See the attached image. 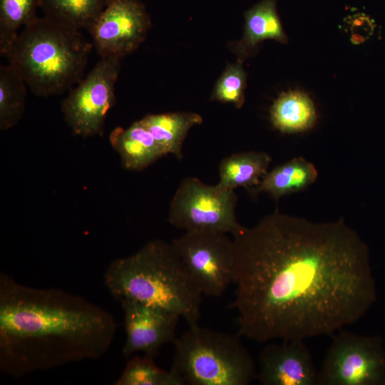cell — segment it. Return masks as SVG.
Masks as SVG:
<instances>
[{
  "mask_svg": "<svg viewBox=\"0 0 385 385\" xmlns=\"http://www.w3.org/2000/svg\"><path fill=\"white\" fill-rule=\"evenodd\" d=\"M238 334L258 342L332 335L376 298L367 245L342 219L275 210L233 235Z\"/></svg>",
  "mask_w": 385,
  "mask_h": 385,
  "instance_id": "1",
  "label": "cell"
},
{
  "mask_svg": "<svg viewBox=\"0 0 385 385\" xmlns=\"http://www.w3.org/2000/svg\"><path fill=\"white\" fill-rule=\"evenodd\" d=\"M117 324L108 311L58 288H36L0 274V370L14 378L95 360Z\"/></svg>",
  "mask_w": 385,
  "mask_h": 385,
  "instance_id": "2",
  "label": "cell"
},
{
  "mask_svg": "<svg viewBox=\"0 0 385 385\" xmlns=\"http://www.w3.org/2000/svg\"><path fill=\"white\" fill-rule=\"evenodd\" d=\"M103 281L119 302L129 299L178 314L189 325L200 317L202 294L171 243L153 240L108 266Z\"/></svg>",
  "mask_w": 385,
  "mask_h": 385,
  "instance_id": "3",
  "label": "cell"
},
{
  "mask_svg": "<svg viewBox=\"0 0 385 385\" xmlns=\"http://www.w3.org/2000/svg\"><path fill=\"white\" fill-rule=\"evenodd\" d=\"M92 47L81 30L36 17L19 33L5 57L33 93L48 97L82 80Z\"/></svg>",
  "mask_w": 385,
  "mask_h": 385,
  "instance_id": "4",
  "label": "cell"
},
{
  "mask_svg": "<svg viewBox=\"0 0 385 385\" xmlns=\"http://www.w3.org/2000/svg\"><path fill=\"white\" fill-rule=\"evenodd\" d=\"M234 335L189 325L174 340L171 370L190 385H247L256 376L248 350Z\"/></svg>",
  "mask_w": 385,
  "mask_h": 385,
  "instance_id": "5",
  "label": "cell"
},
{
  "mask_svg": "<svg viewBox=\"0 0 385 385\" xmlns=\"http://www.w3.org/2000/svg\"><path fill=\"white\" fill-rule=\"evenodd\" d=\"M237 196L235 190L217 184L210 185L200 179H183L170 202L168 221L186 231H213L233 235L244 226L237 219Z\"/></svg>",
  "mask_w": 385,
  "mask_h": 385,
  "instance_id": "6",
  "label": "cell"
},
{
  "mask_svg": "<svg viewBox=\"0 0 385 385\" xmlns=\"http://www.w3.org/2000/svg\"><path fill=\"white\" fill-rule=\"evenodd\" d=\"M317 385H385V349L379 337L355 334L342 329L332 337Z\"/></svg>",
  "mask_w": 385,
  "mask_h": 385,
  "instance_id": "7",
  "label": "cell"
},
{
  "mask_svg": "<svg viewBox=\"0 0 385 385\" xmlns=\"http://www.w3.org/2000/svg\"><path fill=\"white\" fill-rule=\"evenodd\" d=\"M171 245L202 295L220 297L232 283L234 244L227 234L186 231Z\"/></svg>",
  "mask_w": 385,
  "mask_h": 385,
  "instance_id": "8",
  "label": "cell"
},
{
  "mask_svg": "<svg viewBox=\"0 0 385 385\" xmlns=\"http://www.w3.org/2000/svg\"><path fill=\"white\" fill-rule=\"evenodd\" d=\"M121 60L101 58L62 101L64 120L76 135H103L107 114L115 102V85Z\"/></svg>",
  "mask_w": 385,
  "mask_h": 385,
  "instance_id": "9",
  "label": "cell"
},
{
  "mask_svg": "<svg viewBox=\"0 0 385 385\" xmlns=\"http://www.w3.org/2000/svg\"><path fill=\"white\" fill-rule=\"evenodd\" d=\"M151 26L150 15L139 0H108L88 31L101 58L123 59L138 48Z\"/></svg>",
  "mask_w": 385,
  "mask_h": 385,
  "instance_id": "10",
  "label": "cell"
},
{
  "mask_svg": "<svg viewBox=\"0 0 385 385\" xmlns=\"http://www.w3.org/2000/svg\"><path fill=\"white\" fill-rule=\"evenodd\" d=\"M120 303L125 331L122 354L125 359L138 352L154 359L164 344L174 342L178 314L129 299Z\"/></svg>",
  "mask_w": 385,
  "mask_h": 385,
  "instance_id": "11",
  "label": "cell"
},
{
  "mask_svg": "<svg viewBox=\"0 0 385 385\" xmlns=\"http://www.w3.org/2000/svg\"><path fill=\"white\" fill-rule=\"evenodd\" d=\"M264 385H315L317 371L303 340H283L265 346L256 375Z\"/></svg>",
  "mask_w": 385,
  "mask_h": 385,
  "instance_id": "12",
  "label": "cell"
},
{
  "mask_svg": "<svg viewBox=\"0 0 385 385\" xmlns=\"http://www.w3.org/2000/svg\"><path fill=\"white\" fill-rule=\"evenodd\" d=\"M109 140L120 157L124 168L140 171L165 156L152 134L140 120L130 127H117L112 130Z\"/></svg>",
  "mask_w": 385,
  "mask_h": 385,
  "instance_id": "13",
  "label": "cell"
},
{
  "mask_svg": "<svg viewBox=\"0 0 385 385\" xmlns=\"http://www.w3.org/2000/svg\"><path fill=\"white\" fill-rule=\"evenodd\" d=\"M277 0H262L245 12V31L242 38L235 43L234 51L240 61L254 52L265 39L287 43L285 35L276 10Z\"/></svg>",
  "mask_w": 385,
  "mask_h": 385,
  "instance_id": "14",
  "label": "cell"
},
{
  "mask_svg": "<svg viewBox=\"0 0 385 385\" xmlns=\"http://www.w3.org/2000/svg\"><path fill=\"white\" fill-rule=\"evenodd\" d=\"M318 176L313 163L304 158H294L276 166L262 177L252 190L254 194L268 193L274 200L297 192L315 182Z\"/></svg>",
  "mask_w": 385,
  "mask_h": 385,
  "instance_id": "15",
  "label": "cell"
},
{
  "mask_svg": "<svg viewBox=\"0 0 385 385\" xmlns=\"http://www.w3.org/2000/svg\"><path fill=\"white\" fill-rule=\"evenodd\" d=\"M160 145L165 155L173 154L183 158V141L194 125L201 124L200 115L191 112L148 114L140 119Z\"/></svg>",
  "mask_w": 385,
  "mask_h": 385,
  "instance_id": "16",
  "label": "cell"
},
{
  "mask_svg": "<svg viewBox=\"0 0 385 385\" xmlns=\"http://www.w3.org/2000/svg\"><path fill=\"white\" fill-rule=\"evenodd\" d=\"M272 158L265 152L233 153L221 160L217 185L226 190L256 187L267 173Z\"/></svg>",
  "mask_w": 385,
  "mask_h": 385,
  "instance_id": "17",
  "label": "cell"
},
{
  "mask_svg": "<svg viewBox=\"0 0 385 385\" xmlns=\"http://www.w3.org/2000/svg\"><path fill=\"white\" fill-rule=\"evenodd\" d=\"M270 119L275 128L282 133H294L310 129L317 119L312 101L303 92L282 93L270 109Z\"/></svg>",
  "mask_w": 385,
  "mask_h": 385,
  "instance_id": "18",
  "label": "cell"
},
{
  "mask_svg": "<svg viewBox=\"0 0 385 385\" xmlns=\"http://www.w3.org/2000/svg\"><path fill=\"white\" fill-rule=\"evenodd\" d=\"M108 0H38L44 16L71 28L89 31Z\"/></svg>",
  "mask_w": 385,
  "mask_h": 385,
  "instance_id": "19",
  "label": "cell"
},
{
  "mask_svg": "<svg viewBox=\"0 0 385 385\" xmlns=\"http://www.w3.org/2000/svg\"><path fill=\"white\" fill-rule=\"evenodd\" d=\"M27 85L9 63L0 66V130L19 123L26 108Z\"/></svg>",
  "mask_w": 385,
  "mask_h": 385,
  "instance_id": "20",
  "label": "cell"
},
{
  "mask_svg": "<svg viewBox=\"0 0 385 385\" xmlns=\"http://www.w3.org/2000/svg\"><path fill=\"white\" fill-rule=\"evenodd\" d=\"M38 0H0V54L6 56L19 34L37 16Z\"/></svg>",
  "mask_w": 385,
  "mask_h": 385,
  "instance_id": "21",
  "label": "cell"
},
{
  "mask_svg": "<svg viewBox=\"0 0 385 385\" xmlns=\"http://www.w3.org/2000/svg\"><path fill=\"white\" fill-rule=\"evenodd\" d=\"M115 385H183V380L173 371L158 366L146 356H131L115 381Z\"/></svg>",
  "mask_w": 385,
  "mask_h": 385,
  "instance_id": "22",
  "label": "cell"
},
{
  "mask_svg": "<svg viewBox=\"0 0 385 385\" xmlns=\"http://www.w3.org/2000/svg\"><path fill=\"white\" fill-rule=\"evenodd\" d=\"M239 60L228 65L217 81L211 99L223 103H230L241 108L245 103L246 73Z\"/></svg>",
  "mask_w": 385,
  "mask_h": 385,
  "instance_id": "23",
  "label": "cell"
}]
</instances>
